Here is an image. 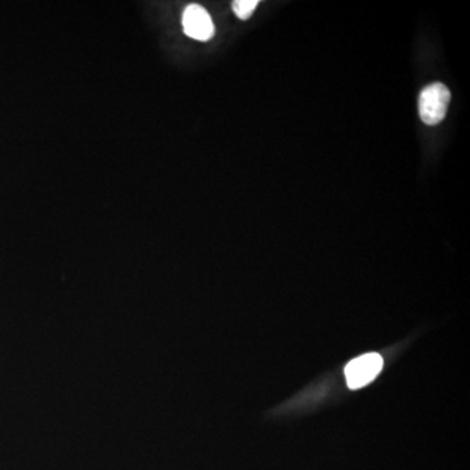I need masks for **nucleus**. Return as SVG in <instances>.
Listing matches in <instances>:
<instances>
[{"label":"nucleus","instance_id":"1","mask_svg":"<svg viewBox=\"0 0 470 470\" xmlns=\"http://www.w3.org/2000/svg\"><path fill=\"white\" fill-rule=\"evenodd\" d=\"M449 100L451 93L442 82H434L426 87L419 94L418 100V111L422 122L427 126H436L442 122L447 115Z\"/></svg>","mask_w":470,"mask_h":470},{"label":"nucleus","instance_id":"2","mask_svg":"<svg viewBox=\"0 0 470 470\" xmlns=\"http://www.w3.org/2000/svg\"><path fill=\"white\" fill-rule=\"evenodd\" d=\"M383 369V359L378 353H369L351 360L345 368L349 388L359 389L368 386Z\"/></svg>","mask_w":470,"mask_h":470},{"label":"nucleus","instance_id":"3","mask_svg":"<svg viewBox=\"0 0 470 470\" xmlns=\"http://www.w3.org/2000/svg\"><path fill=\"white\" fill-rule=\"evenodd\" d=\"M182 24L185 34L194 40L208 41L215 34V25H213L211 16L202 5H187L183 12Z\"/></svg>","mask_w":470,"mask_h":470},{"label":"nucleus","instance_id":"4","mask_svg":"<svg viewBox=\"0 0 470 470\" xmlns=\"http://www.w3.org/2000/svg\"><path fill=\"white\" fill-rule=\"evenodd\" d=\"M258 0H235L233 3V11L235 12L236 16L241 20L250 19L251 14L258 7Z\"/></svg>","mask_w":470,"mask_h":470}]
</instances>
